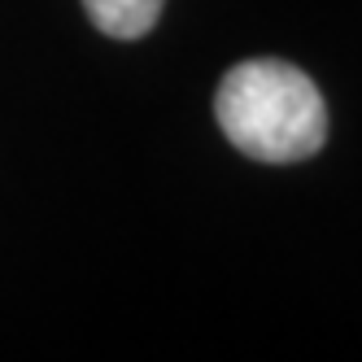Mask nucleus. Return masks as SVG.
I'll return each instance as SVG.
<instances>
[{
	"label": "nucleus",
	"instance_id": "1",
	"mask_svg": "<svg viewBox=\"0 0 362 362\" xmlns=\"http://www.w3.org/2000/svg\"><path fill=\"white\" fill-rule=\"evenodd\" d=\"M214 118L245 158L271 166L315 158L327 140V105L315 79L279 57L231 66L214 96Z\"/></svg>",
	"mask_w": 362,
	"mask_h": 362
},
{
	"label": "nucleus",
	"instance_id": "2",
	"mask_svg": "<svg viewBox=\"0 0 362 362\" xmlns=\"http://www.w3.org/2000/svg\"><path fill=\"white\" fill-rule=\"evenodd\" d=\"M162 5L166 0H83L92 27L110 40H144L162 18Z\"/></svg>",
	"mask_w": 362,
	"mask_h": 362
}]
</instances>
